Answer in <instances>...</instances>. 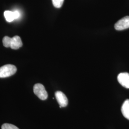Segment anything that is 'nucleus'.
I'll return each mask as SVG.
<instances>
[{"instance_id": "obj_1", "label": "nucleus", "mask_w": 129, "mask_h": 129, "mask_svg": "<svg viewBox=\"0 0 129 129\" xmlns=\"http://www.w3.org/2000/svg\"><path fill=\"white\" fill-rule=\"evenodd\" d=\"M17 69L14 65L6 64L0 68V78L9 77L16 73Z\"/></svg>"}, {"instance_id": "obj_2", "label": "nucleus", "mask_w": 129, "mask_h": 129, "mask_svg": "<svg viewBox=\"0 0 129 129\" xmlns=\"http://www.w3.org/2000/svg\"><path fill=\"white\" fill-rule=\"evenodd\" d=\"M34 93L41 100H46L48 97V94L44 86L40 83L36 84L34 86Z\"/></svg>"}, {"instance_id": "obj_3", "label": "nucleus", "mask_w": 129, "mask_h": 129, "mask_svg": "<svg viewBox=\"0 0 129 129\" xmlns=\"http://www.w3.org/2000/svg\"><path fill=\"white\" fill-rule=\"evenodd\" d=\"M114 27L116 30L121 31L129 28V16H126L119 20L115 24Z\"/></svg>"}, {"instance_id": "obj_4", "label": "nucleus", "mask_w": 129, "mask_h": 129, "mask_svg": "<svg viewBox=\"0 0 129 129\" xmlns=\"http://www.w3.org/2000/svg\"><path fill=\"white\" fill-rule=\"evenodd\" d=\"M117 79L120 84L123 87L129 88V74L127 72L121 73L118 75Z\"/></svg>"}, {"instance_id": "obj_5", "label": "nucleus", "mask_w": 129, "mask_h": 129, "mask_svg": "<svg viewBox=\"0 0 129 129\" xmlns=\"http://www.w3.org/2000/svg\"><path fill=\"white\" fill-rule=\"evenodd\" d=\"M55 96L57 101L60 105V108L65 107L68 104V100L64 94L60 91L55 93Z\"/></svg>"}, {"instance_id": "obj_6", "label": "nucleus", "mask_w": 129, "mask_h": 129, "mask_svg": "<svg viewBox=\"0 0 129 129\" xmlns=\"http://www.w3.org/2000/svg\"><path fill=\"white\" fill-rule=\"evenodd\" d=\"M23 46V43L21 38L19 36H14L12 38L11 48L13 49H18Z\"/></svg>"}, {"instance_id": "obj_7", "label": "nucleus", "mask_w": 129, "mask_h": 129, "mask_svg": "<svg viewBox=\"0 0 129 129\" xmlns=\"http://www.w3.org/2000/svg\"><path fill=\"white\" fill-rule=\"evenodd\" d=\"M121 111L123 116L127 119L129 120V100L125 101L121 108Z\"/></svg>"}, {"instance_id": "obj_8", "label": "nucleus", "mask_w": 129, "mask_h": 129, "mask_svg": "<svg viewBox=\"0 0 129 129\" xmlns=\"http://www.w3.org/2000/svg\"><path fill=\"white\" fill-rule=\"evenodd\" d=\"M4 16L8 22H12L15 20L14 11H6L4 13Z\"/></svg>"}, {"instance_id": "obj_9", "label": "nucleus", "mask_w": 129, "mask_h": 129, "mask_svg": "<svg viewBox=\"0 0 129 129\" xmlns=\"http://www.w3.org/2000/svg\"><path fill=\"white\" fill-rule=\"evenodd\" d=\"M11 42H12V38L7 36H5L4 37L3 40V45L5 47H11Z\"/></svg>"}, {"instance_id": "obj_10", "label": "nucleus", "mask_w": 129, "mask_h": 129, "mask_svg": "<svg viewBox=\"0 0 129 129\" xmlns=\"http://www.w3.org/2000/svg\"><path fill=\"white\" fill-rule=\"evenodd\" d=\"M53 5L55 8H59L61 7L64 0H52Z\"/></svg>"}, {"instance_id": "obj_11", "label": "nucleus", "mask_w": 129, "mask_h": 129, "mask_svg": "<svg viewBox=\"0 0 129 129\" xmlns=\"http://www.w3.org/2000/svg\"><path fill=\"white\" fill-rule=\"evenodd\" d=\"M2 129H19L15 125L8 124V123H5L2 125Z\"/></svg>"}]
</instances>
